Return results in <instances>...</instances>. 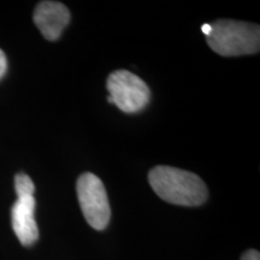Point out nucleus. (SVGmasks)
<instances>
[{
    "mask_svg": "<svg viewBox=\"0 0 260 260\" xmlns=\"http://www.w3.org/2000/svg\"><path fill=\"white\" fill-rule=\"evenodd\" d=\"M148 182L160 199L180 206H199L209 195L198 175L177 168L155 167L149 171Z\"/></svg>",
    "mask_w": 260,
    "mask_h": 260,
    "instance_id": "nucleus-1",
    "label": "nucleus"
},
{
    "mask_svg": "<svg viewBox=\"0 0 260 260\" xmlns=\"http://www.w3.org/2000/svg\"><path fill=\"white\" fill-rule=\"evenodd\" d=\"M207 44L223 57H239L258 53L260 48V28L247 22L219 19L211 23L206 37Z\"/></svg>",
    "mask_w": 260,
    "mask_h": 260,
    "instance_id": "nucleus-2",
    "label": "nucleus"
},
{
    "mask_svg": "<svg viewBox=\"0 0 260 260\" xmlns=\"http://www.w3.org/2000/svg\"><path fill=\"white\" fill-rule=\"evenodd\" d=\"M109 90L107 102L115 104L126 113L141 111L151 98L148 86L135 74L126 70H117L110 74L106 83Z\"/></svg>",
    "mask_w": 260,
    "mask_h": 260,
    "instance_id": "nucleus-3",
    "label": "nucleus"
},
{
    "mask_svg": "<svg viewBox=\"0 0 260 260\" xmlns=\"http://www.w3.org/2000/svg\"><path fill=\"white\" fill-rule=\"evenodd\" d=\"M76 190L87 223L95 230L105 229L109 225L111 209L102 180L92 172H86L77 180Z\"/></svg>",
    "mask_w": 260,
    "mask_h": 260,
    "instance_id": "nucleus-4",
    "label": "nucleus"
},
{
    "mask_svg": "<svg viewBox=\"0 0 260 260\" xmlns=\"http://www.w3.org/2000/svg\"><path fill=\"white\" fill-rule=\"evenodd\" d=\"M34 194H17V201L11 210L12 229L23 246H31L39 239L38 224L34 218Z\"/></svg>",
    "mask_w": 260,
    "mask_h": 260,
    "instance_id": "nucleus-5",
    "label": "nucleus"
},
{
    "mask_svg": "<svg viewBox=\"0 0 260 260\" xmlns=\"http://www.w3.org/2000/svg\"><path fill=\"white\" fill-rule=\"evenodd\" d=\"M32 18L42 37L50 41H56L69 24L70 12L61 3L41 2L35 8Z\"/></svg>",
    "mask_w": 260,
    "mask_h": 260,
    "instance_id": "nucleus-6",
    "label": "nucleus"
},
{
    "mask_svg": "<svg viewBox=\"0 0 260 260\" xmlns=\"http://www.w3.org/2000/svg\"><path fill=\"white\" fill-rule=\"evenodd\" d=\"M15 189L16 194H34L35 186L31 178L25 174H17L15 177Z\"/></svg>",
    "mask_w": 260,
    "mask_h": 260,
    "instance_id": "nucleus-7",
    "label": "nucleus"
},
{
    "mask_svg": "<svg viewBox=\"0 0 260 260\" xmlns=\"http://www.w3.org/2000/svg\"><path fill=\"white\" fill-rule=\"evenodd\" d=\"M241 260H260V253L255 249H249L241 256Z\"/></svg>",
    "mask_w": 260,
    "mask_h": 260,
    "instance_id": "nucleus-8",
    "label": "nucleus"
},
{
    "mask_svg": "<svg viewBox=\"0 0 260 260\" xmlns=\"http://www.w3.org/2000/svg\"><path fill=\"white\" fill-rule=\"evenodd\" d=\"M6 69H8V60H6L5 53L0 50V79H3L6 73Z\"/></svg>",
    "mask_w": 260,
    "mask_h": 260,
    "instance_id": "nucleus-9",
    "label": "nucleus"
},
{
    "mask_svg": "<svg viewBox=\"0 0 260 260\" xmlns=\"http://www.w3.org/2000/svg\"><path fill=\"white\" fill-rule=\"evenodd\" d=\"M201 30H203V32L205 35H209L210 31H211V24L210 23H205L203 24V27H201Z\"/></svg>",
    "mask_w": 260,
    "mask_h": 260,
    "instance_id": "nucleus-10",
    "label": "nucleus"
}]
</instances>
